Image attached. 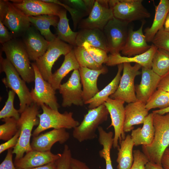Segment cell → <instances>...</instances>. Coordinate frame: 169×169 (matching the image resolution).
<instances>
[{
	"instance_id": "cell-19",
	"label": "cell",
	"mask_w": 169,
	"mask_h": 169,
	"mask_svg": "<svg viewBox=\"0 0 169 169\" xmlns=\"http://www.w3.org/2000/svg\"><path fill=\"white\" fill-rule=\"evenodd\" d=\"M66 129H53L33 136L31 142L32 149L42 151H50L55 143H64L70 138V134Z\"/></svg>"
},
{
	"instance_id": "cell-5",
	"label": "cell",
	"mask_w": 169,
	"mask_h": 169,
	"mask_svg": "<svg viewBox=\"0 0 169 169\" xmlns=\"http://www.w3.org/2000/svg\"><path fill=\"white\" fill-rule=\"evenodd\" d=\"M40 106L43 112L38 115L39 123L33 132V137L49 129H74L80 124L73 118L72 112L65 111L61 113L45 104Z\"/></svg>"
},
{
	"instance_id": "cell-29",
	"label": "cell",
	"mask_w": 169,
	"mask_h": 169,
	"mask_svg": "<svg viewBox=\"0 0 169 169\" xmlns=\"http://www.w3.org/2000/svg\"><path fill=\"white\" fill-rule=\"evenodd\" d=\"M117 66V74L113 80L93 98L84 103V104L88 105V107L89 109L95 108L104 104L110 96L116 91L121 77L123 64H118Z\"/></svg>"
},
{
	"instance_id": "cell-16",
	"label": "cell",
	"mask_w": 169,
	"mask_h": 169,
	"mask_svg": "<svg viewBox=\"0 0 169 169\" xmlns=\"http://www.w3.org/2000/svg\"><path fill=\"white\" fill-rule=\"evenodd\" d=\"M10 1L28 17L43 15L58 16L60 11L63 8L57 4L45 2L43 0H12Z\"/></svg>"
},
{
	"instance_id": "cell-22",
	"label": "cell",
	"mask_w": 169,
	"mask_h": 169,
	"mask_svg": "<svg viewBox=\"0 0 169 169\" xmlns=\"http://www.w3.org/2000/svg\"><path fill=\"white\" fill-rule=\"evenodd\" d=\"M79 70L83 86L82 97L84 104L100 91L97 85L98 78L100 74L106 73L108 70L107 67L104 66L99 70L80 67Z\"/></svg>"
},
{
	"instance_id": "cell-40",
	"label": "cell",
	"mask_w": 169,
	"mask_h": 169,
	"mask_svg": "<svg viewBox=\"0 0 169 169\" xmlns=\"http://www.w3.org/2000/svg\"><path fill=\"white\" fill-rule=\"evenodd\" d=\"M44 1L52 3L57 4L68 11L70 13L72 20L74 28L75 30L78 27L80 21L84 18L86 15L79 10L62 3L57 0H43Z\"/></svg>"
},
{
	"instance_id": "cell-30",
	"label": "cell",
	"mask_w": 169,
	"mask_h": 169,
	"mask_svg": "<svg viewBox=\"0 0 169 169\" xmlns=\"http://www.w3.org/2000/svg\"><path fill=\"white\" fill-rule=\"evenodd\" d=\"M79 67L73 49L64 56V60L61 65L53 74L50 80L48 82L55 90H59L63 79L70 72L79 69Z\"/></svg>"
},
{
	"instance_id": "cell-52",
	"label": "cell",
	"mask_w": 169,
	"mask_h": 169,
	"mask_svg": "<svg viewBox=\"0 0 169 169\" xmlns=\"http://www.w3.org/2000/svg\"><path fill=\"white\" fill-rule=\"evenodd\" d=\"M145 169H166L162 165L151 162H148L146 165Z\"/></svg>"
},
{
	"instance_id": "cell-35",
	"label": "cell",
	"mask_w": 169,
	"mask_h": 169,
	"mask_svg": "<svg viewBox=\"0 0 169 169\" xmlns=\"http://www.w3.org/2000/svg\"><path fill=\"white\" fill-rule=\"evenodd\" d=\"M73 50L80 67H86L94 70L101 69L103 67L102 65L96 63L82 46L74 47Z\"/></svg>"
},
{
	"instance_id": "cell-45",
	"label": "cell",
	"mask_w": 169,
	"mask_h": 169,
	"mask_svg": "<svg viewBox=\"0 0 169 169\" xmlns=\"http://www.w3.org/2000/svg\"><path fill=\"white\" fill-rule=\"evenodd\" d=\"M20 130H19L11 138L0 145V153H2L6 150L14 147L17 145L20 136Z\"/></svg>"
},
{
	"instance_id": "cell-15",
	"label": "cell",
	"mask_w": 169,
	"mask_h": 169,
	"mask_svg": "<svg viewBox=\"0 0 169 169\" xmlns=\"http://www.w3.org/2000/svg\"><path fill=\"white\" fill-rule=\"evenodd\" d=\"M81 87L79 69L74 70L68 80L61 84L58 90L63 98L62 106L70 107L73 105L82 106L84 104Z\"/></svg>"
},
{
	"instance_id": "cell-27",
	"label": "cell",
	"mask_w": 169,
	"mask_h": 169,
	"mask_svg": "<svg viewBox=\"0 0 169 169\" xmlns=\"http://www.w3.org/2000/svg\"><path fill=\"white\" fill-rule=\"evenodd\" d=\"M28 18L31 24L48 41L51 42L57 38L50 29L52 26L56 28L59 20L58 16L43 15L36 16H29Z\"/></svg>"
},
{
	"instance_id": "cell-9",
	"label": "cell",
	"mask_w": 169,
	"mask_h": 169,
	"mask_svg": "<svg viewBox=\"0 0 169 169\" xmlns=\"http://www.w3.org/2000/svg\"><path fill=\"white\" fill-rule=\"evenodd\" d=\"M74 47L62 41L57 37L51 42L45 53L37 60L35 64L43 79L49 82L53 73L52 68L55 62L61 55L70 52Z\"/></svg>"
},
{
	"instance_id": "cell-24",
	"label": "cell",
	"mask_w": 169,
	"mask_h": 169,
	"mask_svg": "<svg viewBox=\"0 0 169 169\" xmlns=\"http://www.w3.org/2000/svg\"><path fill=\"white\" fill-rule=\"evenodd\" d=\"M157 48L152 44L149 49L146 52L131 57L122 56L120 53L110 54L105 64L112 66L124 63H134L140 64L142 67L151 69L152 58Z\"/></svg>"
},
{
	"instance_id": "cell-34",
	"label": "cell",
	"mask_w": 169,
	"mask_h": 169,
	"mask_svg": "<svg viewBox=\"0 0 169 169\" xmlns=\"http://www.w3.org/2000/svg\"><path fill=\"white\" fill-rule=\"evenodd\" d=\"M151 69L161 77L169 72V52L157 48L152 58Z\"/></svg>"
},
{
	"instance_id": "cell-37",
	"label": "cell",
	"mask_w": 169,
	"mask_h": 169,
	"mask_svg": "<svg viewBox=\"0 0 169 169\" xmlns=\"http://www.w3.org/2000/svg\"><path fill=\"white\" fill-rule=\"evenodd\" d=\"M2 120L4 123L0 125V139L7 141L13 137L19 130L18 120L12 117Z\"/></svg>"
},
{
	"instance_id": "cell-32",
	"label": "cell",
	"mask_w": 169,
	"mask_h": 169,
	"mask_svg": "<svg viewBox=\"0 0 169 169\" xmlns=\"http://www.w3.org/2000/svg\"><path fill=\"white\" fill-rule=\"evenodd\" d=\"M59 21L56 27L57 37L73 47L76 46V39L78 32L71 29L67 16V10L63 8L58 15Z\"/></svg>"
},
{
	"instance_id": "cell-26",
	"label": "cell",
	"mask_w": 169,
	"mask_h": 169,
	"mask_svg": "<svg viewBox=\"0 0 169 169\" xmlns=\"http://www.w3.org/2000/svg\"><path fill=\"white\" fill-rule=\"evenodd\" d=\"M84 42L109 52L107 41L102 30L97 28L80 29L76 39V46H82Z\"/></svg>"
},
{
	"instance_id": "cell-43",
	"label": "cell",
	"mask_w": 169,
	"mask_h": 169,
	"mask_svg": "<svg viewBox=\"0 0 169 169\" xmlns=\"http://www.w3.org/2000/svg\"><path fill=\"white\" fill-rule=\"evenodd\" d=\"M134 161L130 169H145L146 164L149 162L146 156L139 150L133 151Z\"/></svg>"
},
{
	"instance_id": "cell-10",
	"label": "cell",
	"mask_w": 169,
	"mask_h": 169,
	"mask_svg": "<svg viewBox=\"0 0 169 169\" xmlns=\"http://www.w3.org/2000/svg\"><path fill=\"white\" fill-rule=\"evenodd\" d=\"M142 66L135 64L132 66L131 63L123 64V74L117 89L110 97L124 101L127 103L137 100L136 96L134 80L136 77L141 74L139 71Z\"/></svg>"
},
{
	"instance_id": "cell-7",
	"label": "cell",
	"mask_w": 169,
	"mask_h": 169,
	"mask_svg": "<svg viewBox=\"0 0 169 169\" xmlns=\"http://www.w3.org/2000/svg\"><path fill=\"white\" fill-rule=\"evenodd\" d=\"M0 21L8 28L14 38L23 36L31 26L28 17L10 1L0 0Z\"/></svg>"
},
{
	"instance_id": "cell-53",
	"label": "cell",
	"mask_w": 169,
	"mask_h": 169,
	"mask_svg": "<svg viewBox=\"0 0 169 169\" xmlns=\"http://www.w3.org/2000/svg\"><path fill=\"white\" fill-rule=\"evenodd\" d=\"M152 113L155 114H157L160 115H164L169 113V106L168 107L162 109H159L152 111Z\"/></svg>"
},
{
	"instance_id": "cell-3",
	"label": "cell",
	"mask_w": 169,
	"mask_h": 169,
	"mask_svg": "<svg viewBox=\"0 0 169 169\" xmlns=\"http://www.w3.org/2000/svg\"><path fill=\"white\" fill-rule=\"evenodd\" d=\"M2 49L21 78L27 83L33 82L34 71L23 42L13 38L2 44Z\"/></svg>"
},
{
	"instance_id": "cell-8",
	"label": "cell",
	"mask_w": 169,
	"mask_h": 169,
	"mask_svg": "<svg viewBox=\"0 0 169 169\" xmlns=\"http://www.w3.org/2000/svg\"><path fill=\"white\" fill-rule=\"evenodd\" d=\"M142 0H109V4L114 17L129 23L141 21L151 17L150 13L144 6Z\"/></svg>"
},
{
	"instance_id": "cell-21",
	"label": "cell",
	"mask_w": 169,
	"mask_h": 169,
	"mask_svg": "<svg viewBox=\"0 0 169 169\" xmlns=\"http://www.w3.org/2000/svg\"><path fill=\"white\" fill-rule=\"evenodd\" d=\"M61 153L54 154L51 151H42L32 150L26 153L21 158L15 160L14 164L17 168H28L45 165L56 161Z\"/></svg>"
},
{
	"instance_id": "cell-50",
	"label": "cell",
	"mask_w": 169,
	"mask_h": 169,
	"mask_svg": "<svg viewBox=\"0 0 169 169\" xmlns=\"http://www.w3.org/2000/svg\"><path fill=\"white\" fill-rule=\"evenodd\" d=\"M161 164L163 168L169 169V147L164 151L161 159Z\"/></svg>"
},
{
	"instance_id": "cell-48",
	"label": "cell",
	"mask_w": 169,
	"mask_h": 169,
	"mask_svg": "<svg viewBox=\"0 0 169 169\" xmlns=\"http://www.w3.org/2000/svg\"><path fill=\"white\" fill-rule=\"evenodd\" d=\"M157 89L169 92V72L161 77Z\"/></svg>"
},
{
	"instance_id": "cell-25",
	"label": "cell",
	"mask_w": 169,
	"mask_h": 169,
	"mask_svg": "<svg viewBox=\"0 0 169 169\" xmlns=\"http://www.w3.org/2000/svg\"><path fill=\"white\" fill-rule=\"evenodd\" d=\"M155 13L153 22L150 27L144 30V35L147 42H151L156 33L164 27L169 10V0H160L155 5Z\"/></svg>"
},
{
	"instance_id": "cell-55",
	"label": "cell",
	"mask_w": 169,
	"mask_h": 169,
	"mask_svg": "<svg viewBox=\"0 0 169 169\" xmlns=\"http://www.w3.org/2000/svg\"></svg>"
},
{
	"instance_id": "cell-31",
	"label": "cell",
	"mask_w": 169,
	"mask_h": 169,
	"mask_svg": "<svg viewBox=\"0 0 169 169\" xmlns=\"http://www.w3.org/2000/svg\"><path fill=\"white\" fill-rule=\"evenodd\" d=\"M116 161L117 169H130L134 161L133 148L134 146L131 136L128 134L120 142Z\"/></svg>"
},
{
	"instance_id": "cell-42",
	"label": "cell",
	"mask_w": 169,
	"mask_h": 169,
	"mask_svg": "<svg viewBox=\"0 0 169 169\" xmlns=\"http://www.w3.org/2000/svg\"><path fill=\"white\" fill-rule=\"evenodd\" d=\"M72 158L71 151L68 145H65L63 152L56 161V169H70Z\"/></svg>"
},
{
	"instance_id": "cell-17",
	"label": "cell",
	"mask_w": 169,
	"mask_h": 169,
	"mask_svg": "<svg viewBox=\"0 0 169 169\" xmlns=\"http://www.w3.org/2000/svg\"><path fill=\"white\" fill-rule=\"evenodd\" d=\"M23 43L30 60L36 61L46 52L51 42L34 27L31 26L22 36Z\"/></svg>"
},
{
	"instance_id": "cell-47",
	"label": "cell",
	"mask_w": 169,
	"mask_h": 169,
	"mask_svg": "<svg viewBox=\"0 0 169 169\" xmlns=\"http://www.w3.org/2000/svg\"><path fill=\"white\" fill-rule=\"evenodd\" d=\"M13 36L7 28L0 21V42L2 44L14 38Z\"/></svg>"
},
{
	"instance_id": "cell-1",
	"label": "cell",
	"mask_w": 169,
	"mask_h": 169,
	"mask_svg": "<svg viewBox=\"0 0 169 169\" xmlns=\"http://www.w3.org/2000/svg\"><path fill=\"white\" fill-rule=\"evenodd\" d=\"M152 113L154 140L151 145L142 146V150L150 162L162 165V156L169 146V113L164 115Z\"/></svg>"
},
{
	"instance_id": "cell-12",
	"label": "cell",
	"mask_w": 169,
	"mask_h": 169,
	"mask_svg": "<svg viewBox=\"0 0 169 169\" xmlns=\"http://www.w3.org/2000/svg\"><path fill=\"white\" fill-rule=\"evenodd\" d=\"M129 24L113 17L104 27L103 31L110 54L120 53L128 37Z\"/></svg>"
},
{
	"instance_id": "cell-13",
	"label": "cell",
	"mask_w": 169,
	"mask_h": 169,
	"mask_svg": "<svg viewBox=\"0 0 169 169\" xmlns=\"http://www.w3.org/2000/svg\"><path fill=\"white\" fill-rule=\"evenodd\" d=\"M113 17L108 0H96L89 15L80 21L78 28L80 29L97 28L103 31L107 23Z\"/></svg>"
},
{
	"instance_id": "cell-38",
	"label": "cell",
	"mask_w": 169,
	"mask_h": 169,
	"mask_svg": "<svg viewBox=\"0 0 169 169\" xmlns=\"http://www.w3.org/2000/svg\"><path fill=\"white\" fill-rule=\"evenodd\" d=\"M16 93L13 90L8 92V98L5 105L0 111V119L1 120L7 118H14L18 120L20 115L18 110L14 106V101Z\"/></svg>"
},
{
	"instance_id": "cell-39",
	"label": "cell",
	"mask_w": 169,
	"mask_h": 169,
	"mask_svg": "<svg viewBox=\"0 0 169 169\" xmlns=\"http://www.w3.org/2000/svg\"><path fill=\"white\" fill-rule=\"evenodd\" d=\"M82 46L85 49L97 64L102 65L103 64H105L108 61V55L105 50L92 46L86 42L83 43Z\"/></svg>"
},
{
	"instance_id": "cell-33",
	"label": "cell",
	"mask_w": 169,
	"mask_h": 169,
	"mask_svg": "<svg viewBox=\"0 0 169 169\" xmlns=\"http://www.w3.org/2000/svg\"><path fill=\"white\" fill-rule=\"evenodd\" d=\"M99 143L103 146V148L99 152L100 157L105 161L106 169H113L110 157V150L113 141V133L111 131L106 132L101 126L98 128Z\"/></svg>"
},
{
	"instance_id": "cell-36",
	"label": "cell",
	"mask_w": 169,
	"mask_h": 169,
	"mask_svg": "<svg viewBox=\"0 0 169 169\" xmlns=\"http://www.w3.org/2000/svg\"><path fill=\"white\" fill-rule=\"evenodd\" d=\"M149 111L152 109H162L169 106V92L157 89L152 94L146 104Z\"/></svg>"
},
{
	"instance_id": "cell-51",
	"label": "cell",
	"mask_w": 169,
	"mask_h": 169,
	"mask_svg": "<svg viewBox=\"0 0 169 169\" xmlns=\"http://www.w3.org/2000/svg\"><path fill=\"white\" fill-rule=\"evenodd\" d=\"M56 161L52 162L44 166L28 168H17V169H56Z\"/></svg>"
},
{
	"instance_id": "cell-6",
	"label": "cell",
	"mask_w": 169,
	"mask_h": 169,
	"mask_svg": "<svg viewBox=\"0 0 169 169\" xmlns=\"http://www.w3.org/2000/svg\"><path fill=\"white\" fill-rule=\"evenodd\" d=\"M109 114L104 104L89 109L81 123L74 128L73 137L80 142L95 139L97 136L96 130L100 124L107 120Z\"/></svg>"
},
{
	"instance_id": "cell-23",
	"label": "cell",
	"mask_w": 169,
	"mask_h": 169,
	"mask_svg": "<svg viewBox=\"0 0 169 169\" xmlns=\"http://www.w3.org/2000/svg\"><path fill=\"white\" fill-rule=\"evenodd\" d=\"M125 110L123 130L125 133L133 130L134 125L143 124L148 114L146 104L139 101L128 103L125 107Z\"/></svg>"
},
{
	"instance_id": "cell-20",
	"label": "cell",
	"mask_w": 169,
	"mask_h": 169,
	"mask_svg": "<svg viewBox=\"0 0 169 169\" xmlns=\"http://www.w3.org/2000/svg\"><path fill=\"white\" fill-rule=\"evenodd\" d=\"M141 78L139 84L135 86L137 100L145 104L157 90L161 77L151 69L142 67Z\"/></svg>"
},
{
	"instance_id": "cell-4",
	"label": "cell",
	"mask_w": 169,
	"mask_h": 169,
	"mask_svg": "<svg viewBox=\"0 0 169 169\" xmlns=\"http://www.w3.org/2000/svg\"><path fill=\"white\" fill-rule=\"evenodd\" d=\"M0 72H4L6 77L3 78L2 82L7 88L11 89L16 94L19 100L18 110L21 114L28 106L33 103L30 91L15 68L6 59L0 57Z\"/></svg>"
},
{
	"instance_id": "cell-41",
	"label": "cell",
	"mask_w": 169,
	"mask_h": 169,
	"mask_svg": "<svg viewBox=\"0 0 169 169\" xmlns=\"http://www.w3.org/2000/svg\"><path fill=\"white\" fill-rule=\"evenodd\" d=\"M151 42L158 48L169 52V32L163 28L156 33Z\"/></svg>"
},
{
	"instance_id": "cell-46",
	"label": "cell",
	"mask_w": 169,
	"mask_h": 169,
	"mask_svg": "<svg viewBox=\"0 0 169 169\" xmlns=\"http://www.w3.org/2000/svg\"><path fill=\"white\" fill-rule=\"evenodd\" d=\"M13 149L8 150L5 158L0 164V169H17L13 161Z\"/></svg>"
},
{
	"instance_id": "cell-11",
	"label": "cell",
	"mask_w": 169,
	"mask_h": 169,
	"mask_svg": "<svg viewBox=\"0 0 169 169\" xmlns=\"http://www.w3.org/2000/svg\"><path fill=\"white\" fill-rule=\"evenodd\" d=\"M31 64L35 76L34 87L30 91L33 103L39 106L45 104L54 110H58L59 105L55 96L56 90L43 79L35 63Z\"/></svg>"
},
{
	"instance_id": "cell-14",
	"label": "cell",
	"mask_w": 169,
	"mask_h": 169,
	"mask_svg": "<svg viewBox=\"0 0 169 169\" xmlns=\"http://www.w3.org/2000/svg\"><path fill=\"white\" fill-rule=\"evenodd\" d=\"M124 103L122 100L109 97L104 104L109 112L111 119V124L108 128L113 126L114 128L113 146L114 148H118L119 147V141L120 142L126 137L123 130L125 119Z\"/></svg>"
},
{
	"instance_id": "cell-18",
	"label": "cell",
	"mask_w": 169,
	"mask_h": 169,
	"mask_svg": "<svg viewBox=\"0 0 169 169\" xmlns=\"http://www.w3.org/2000/svg\"><path fill=\"white\" fill-rule=\"evenodd\" d=\"M145 23V20L141 21L140 27L136 30L129 27L128 37L121 51V54L125 56L131 57L142 54L151 47V45L147 44L143 31Z\"/></svg>"
},
{
	"instance_id": "cell-49",
	"label": "cell",
	"mask_w": 169,
	"mask_h": 169,
	"mask_svg": "<svg viewBox=\"0 0 169 169\" xmlns=\"http://www.w3.org/2000/svg\"><path fill=\"white\" fill-rule=\"evenodd\" d=\"M70 169H90L84 162L72 157Z\"/></svg>"
},
{
	"instance_id": "cell-2",
	"label": "cell",
	"mask_w": 169,
	"mask_h": 169,
	"mask_svg": "<svg viewBox=\"0 0 169 169\" xmlns=\"http://www.w3.org/2000/svg\"><path fill=\"white\" fill-rule=\"evenodd\" d=\"M39 107L33 103L27 106L21 114L18 120L20 133L18 143L13 148V153L15 155V160L22 158L25 153L32 150L30 139L33 127L38 125L39 119Z\"/></svg>"
},
{
	"instance_id": "cell-28",
	"label": "cell",
	"mask_w": 169,
	"mask_h": 169,
	"mask_svg": "<svg viewBox=\"0 0 169 169\" xmlns=\"http://www.w3.org/2000/svg\"><path fill=\"white\" fill-rule=\"evenodd\" d=\"M154 133L153 113H151L145 117L143 127L132 130L131 136L135 146H149L153 141Z\"/></svg>"
},
{
	"instance_id": "cell-44",
	"label": "cell",
	"mask_w": 169,
	"mask_h": 169,
	"mask_svg": "<svg viewBox=\"0 0 169 169\" xmlns=\"http://www.w3.org/2000/svg\"><path fill=\"white\" fill-rule=\"evenodd\" d=\"M61 2L82 12L86 16H88L91 12L84 0H65Z\"/></svg>"
},
{
	"instance_id": "cell-54",
	"label": "cell",
	"mask_w": 169,
	"mask_h": 169,
	"mask_svg": "<svg viewBox=\"0 0 169 169\" xmlns=\"http://www.w3.org/2000/svg\"><path fill=\"white\" fill-rule=\"evenodd\" d=\"M164 28L165 30L169 31V10L165 20Z\"/></svg>"
}]
</instances>
